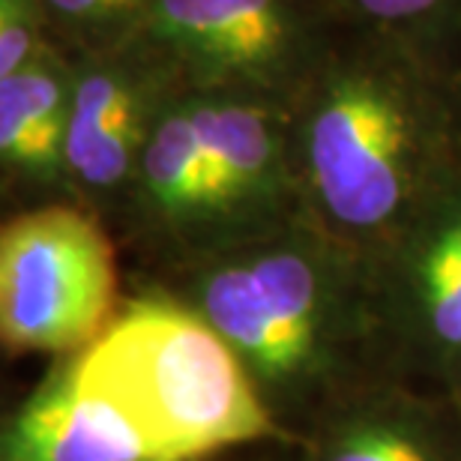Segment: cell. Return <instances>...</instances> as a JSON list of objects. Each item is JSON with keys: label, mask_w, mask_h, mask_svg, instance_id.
I'll list each match as a JSON object with an SVG mask.
<instances>
[{"label": "cell", "mask_w": 461, "mask_h": 461, "mask_svg": "<svg viewBox=\"0 0 461 461\" xmlns=\"http://www.w3.org/2000/svg\"><path fill=\"white\" fill-rule=\"evenodd\" d=\"M303 216L359 258L461 165V85L429 54L339 24L288 105Z\"/></svg>", "instance_id": "1"}, {"label": "cell", "mask_w": 461, "mask_h": 461, "mask_svg": "<svg viewBox=\"0 0 461 461\" xmlns=\"http://www.w3.org/2000/svg\"><path fill=\"white\" fill-rule=\"evenodd\" d=\"M132 288L159 291L213 327L288 440L377 375L363 258L306 216Z\"/></svg>", "instance_id": "2"}, {"label": "cell", "mask_w": 461, "mask_h": 461, "mask_svg": "<svg viewBox=\"0 0 461 461\" xmlns=\"http://www.w3.org/2000/svg\"><path fill=\"white\" fill-rule=\"evenodd\" d=\"M297 219L288 105L186 87L156 123L112 234L132 288Z\"/></svg>", "instance_id": "3"}, {"label": "cell", "mask_w": 461, "mask_h": 461, "mask_svg": "<svg viewBox=\"0 0 461 461\" xmlns=\"http://www.w3.org/2000/svg\"><path fill=\"white\" fill-rule=\"evenodd\" d=\"M81 384L150 461H213L288 440L225 339L150 288H126L114 324L81 354Z\"/></svg>", "instance_id": "4"}, {"label": "cell", "mask_w": 461, "mask_h": 461, "mask_svg": "<svg viewBox=\"0 0 461 461\" xmlns=\"http://www.w3.org/2000/svg\"><path fill=\"white\" fill-rule=\"evenodd\" d=\"M126 297L114 234L78 204L0 222V345L6 357H76L108 333Z\"/></svg>", "instance_id": "5"}, {"label": "cell", "mask_w": 461, "mask_h": 461, "mask_svg": "<svg viewBox=\"0 0 461 461\" xmlns=\"http://www.w3.org/2000/svg\"><path fill=\"white\" fill-rule=\"evenodd\" d=\"M377 375L461 399V165L363 255Z\"/></svg>", "instance_id": "6"}, {"label": "cell", "mask_w": 461, "mask_h": 461, "mask_svg": "<svg viewBox=\"0 0 461 461\" xmlns=\"http://www.w3.org/2000/svg\"><path fill=\"white\" fill-rule=\"evenodd\" d=\"M339 33L330 0H156L144 36L189 87L291 105Z\"/></svg>", "instance_id": "7"}, {"label": "cell", "mask_w": 461, "mask_h": 461, "mask_svg": "<svg viewBox=\"0 0 461 461\" xmlns=\"http://www.w3.org/2000/svg\"><path fill=\"white\" fill-rule=\"evenodd\" d=\"M189 85L162 49L138 36L117 51L76 58L69 183L78 207L114 230L156 123Z\"/></svg>", "instance_id": "8"}, {"label": "cell", "mask_w": 461, "mask_h": 461, "mask_svg": "<svg viewBox=\"0 0 461 461\" xmlns=\"http://www.w3.org/2000/svg\"><path fill=\"white\" fill-rule=\"evenodd\" d=\"M294 447L297 461H461V399L372 375L321 411Z\"/></svg>", "instance_id": "9"}, {"label": "cell", "mask_w": 461, "mask_h": 461, "mask_svg": "<svg viewBox=\"0 0 461 461\" xmlns=\"http://www.w3.org/2000/svg\"><path fill=\"white\" fill-rule=\"evenodd\" d=\"M76 58L51 45L31 67L0 78V201L4 216L76 204L69 183V117Z\"/></svg>", "instance_id": "10"}, {"label": "cell", "mask_w": 461, "mask_h": 461, "mask_svg": "<svg viewBox=\"0 0 461 461\" xmlns=\"http://www.w3.org/2000/svg\"><path fill=\"white\" fill-rule=\"evenodd\" d=\"M0 461H150L141 440L81 384V354L51 359L4 417Z\"/></svg>", "instance_id": "11"}, {"label": "cell", "mask_w": 461, "mask_h": 461, "mask_svg": "<svg viewBox=\"0 0 461 461\" xmlns=\"http://www.w3.org/2000/svg\"><path fill=\"white\" fill-rule=\"evenodd\" d=\"M330 6L342 27L404 42L447 67L453 63L461 40V0H330Z\"/></svg>", "instance_id": "12"}, {"label": "cell", "mask_w": 461, "mask_h": 461, "mask_svg": "<svg viewBox=\"0 0 461 461\" xmlns=\"http://www.w3.org/2000/svg\"><path fill=\"white\" fill-rule=\"evenodd\" d=\"M156 0H42L51 42L72 58L117 51L144 36Z\"/></svg>", "instance_id": "13"}, {"label": "cell", "mask_w": 461, "mask_h": 461, "mask_svg": "<svg viewBox=\"0 0 461 461\" xmlns=\"http://www.w3.org/2000/svg\"><path fill=\"white\" fill-rule=\"evenodd\" d=\"M51 45L42 0H0V78L31 67Z\"/></svg>", "instance_id": "14"}, {"label": "cell", "mask_w": 461, "mask_h": 461, "mask_svg": "<svg viewBox=\"0 0 461 461\" xmlns=\"http://www.w3.org/2000/svg\"><path fill=\"white\" fill-rule=\"evenodd\" d=\"M219 461H297V447L291 440H267V444L222 456Z\"/></svg>", "instance_id": "15"}, {"label": "cell", "mask_w": 461, "mask_h": 461, "mask_svg": "<svg viewBox=\"0 0 461 461\" xmlns=\"http://www.w3.org/2000/svg\"><path fill=\"white\" fill-rule=\"evenodd\" d=\"M453 72H456V78H458V85H461V40H458V45H456V54H453Z\"/></svg>", "instance_id": "16"}, {"label": "cell", "mask_w": 461, "mask_h": 461, "mask_svg": "<svg viewBox=\"0 0 461 461\" xmlns=\"http://www.w3.org/2000/svg\"><path fill=\"white\" fill-rule=\"evenodd\" d=\"M213 461H219V458H213Z\"/></svg>", "instance_id": "17"}]
</instances>
